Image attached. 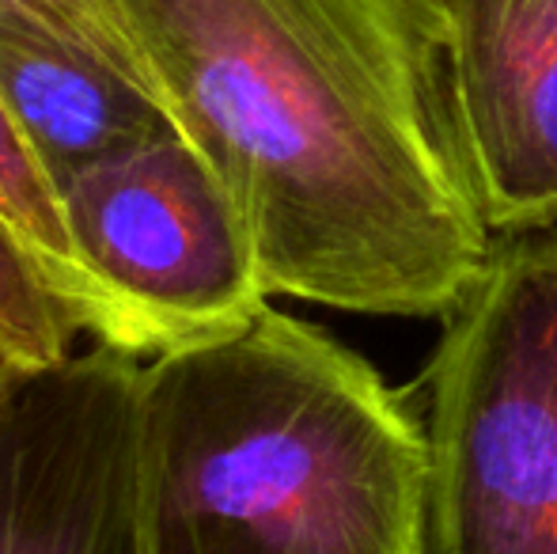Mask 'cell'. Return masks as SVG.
<instances>
[{
  "label": "cell",
  "instance_id": "cell-1",
  "mask_svg": "<svg viewBox=\"0 0 557 554\" xmlns=\"http://www.w3.org/2000/svg\"><path fill=\"white\" fill-rule=\"evenodd\" d=\"M247 221L265 293L444 319L485 270L444 0H103Z\"/></svg>",
  "mask_w": 557,
  "mask_h": 554
},
{
  "label": "cell",
  "instance_id": "cell-2",
  "mask_svg": "<svg viewBox=\"0 0 557 554\" xmlns=\"http://www.w3.org/2000/svg\"><path fill=\"white\" fill-rule=\"evenodd\" d=\"M145 554H425L429 441L383 377L265 304L145 361Z\"/></svg>",
  "mask_w": 557,
  "mask_h": 554
},
{
  "label": "cell",
  "instance_id": "cell-3",
  "mask_svg": "<svg viewBox=\"0 0 557 554\" xmlns=\"http://www.w3.org/2000/svg\"><path fill=\"white\" fill-rule=\"evenodd\" d=\"M421 392L425 554H557V232L493 244Z\"/></svg>",
  "mask_w": 557,
  "mask_h": 554
},
{
  "label": "cell",
  "instance_id": "cell-4",
  "mask_svg": "<svg viewBox=\"0 0 557 554\" xmlns=\"http://www.w3.org/2000/svg\"><path fill=\"white\" fill-rule=\"evenodd\" d=\"M61 209L117 349L168 354L235 331L270 304L239 206L183 134L76 175Z\"/></svg>",
  "mask_w": 557,
  "mask_h": 554
},
{
  "label": "cell",
  "instance_id": "cell-5",
  "mask_svg": "<svg viewBox=\"0 0 557 554\" xmlns=\"http://www.w3.org/2000/svg\"><path fill=\"white\" fill-rule=\"evenodd\" d=\"M140 372L145 357L96 342L0 399V554H145Z\"/></svg>",
  "mask_w": 557,
  "mask_h": 554
},
{
  "label": "cell",
  "instance_id": "cell-6",
  "mask_svg": "<svg viewBox=\"0 0 557 554\" xmlns=\"http://www.w3.org/2000/svg\"><path fill=\"white\" fill-rule=\"evenodd\" d=\"M462 163L493 236L557 221V0H444Z\"/></svg>",
  "mask_w": 557,
  "mask_h": 554
},
{
  "label": "cell",
  "instance_id": "cell-7",
  "mask_svg": "<svg viewBox=\"0 0 557 554\" xmlns=\"http://www.w3.org/2000/svg\"><path fill=\"white\" fill-rule=\"evenodd\" d=\"M0 107L58 186L178 134L133 76L69 38L0 23Z\"/></svg>",
  "mask_w": 557,
  "mask_h": 554
},
{
  "label": "cell",
  "instance_id": "cell-8",
  "mask_svg": "<svg viewBox=\"0 0 557 554\" xmlns=\"http://www.w3.org/2000/svg\"><path fill=\"white\" fill-rule=\"evenodd\" d=\"M0 217L23 239V247L35 255V262L46 270V278L53 281L65 308L73 311L76 327L84 334H91L96 342H103V346H111V311H107L103 296L96 293V285L88 281L73 251L58 186L50 183L42 163L27 148V140L12 126L4 107H0Z\"/></svg>",
  "mask_w": 557,
  "mask_h": 554
},
{
  "label": "cell",
  "instance_id": "cell-9",
  "mask_svg": "<svg viewBox=\"0 0 557 554\" xmlns=\"http://www.w3.org/2000/svg\"><path fill=\"white\" fill-rule=\"evenodd\" d=\"M0 334L30 369L65 361L73 354V342L84 334L53 281L23 247V239L8 229L4 217H0Z\"/></svg>",
  "mask_w": 557,
  "mask_h": 554
},
{
  "label": "cell",
  "instance_id": "cell-10",
  "mask_svg": "<svg viewBox=\"0 0 557 554\" xmlns=\"http://www.w3.org/2000/svg\"><path fill=\"white\" fill-rule=\"evenodd\" d=\"M0 23L50 30L96 50L111 42V23L99 0H0Z\"/></svg>",
  "mask_w": 557,
  "mask_h": 554
},
{
  "label": "cell",
  "instance_id": "cell-11",
  "mask_svg": "<svg viewBox=\"0 0 557 554\" xmlns=\"http://www.w3.org/2000/svg\"><path fill=\"white\" fill-rule=\"evenodd\" d=\"M27 369H30V365L23 361V357L15 354L12 342H8L4 334H0V399H4V395L12 392V384H15V380H20Z\"/></svg>",
  "mask_w": 557,
  "mask_h": 554
}]
</instances>
